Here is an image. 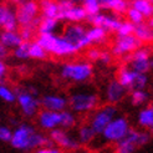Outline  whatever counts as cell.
Listing matches in <instances>:
<instances>
[{
  "mask_svg": "<svg viewBox=\"0 0 153 153\" xmlns=\"http://www.w3.org/2000/svg\"><path fill=\"white\" fill-rule=\"evenodd\" d=\"M10 143L14 148L20 151H31L35 148L52 147L53 143L49 137L44 136L29 123H19L14 129Z\"/></svg>",
  "mask_w": 153,
  "mask_h": 153,
  "instance_id": "cell-1",
  "label": "cell"
},
{
  "mask_svg": "<svg viewBox=\"0 0 153 153\" xmlns=\"http://www.w3.org/2000/svg\"><path fill=\"white\" fill-rule=\"evenodd\" d=\"M40 44L42 49L48 52V55L55 56L57 59L72 57L79 52L77 48L67 41L62 35L57 34H37L35 40Z\"/></svg>",
  "mask_w": 153,
  "mask_h": 153,
  "instance_id": "cell-2",
  "label": "cell"
},
{
  "mask_svg": "<svg viewBox=\"0 0 153 153\" xmlns=\"http://www.w3.org/2000/svg\"><path fill=\"white\" fill-rule=\"evenodd\" d=\"M60 76L64 80L82 83L88 81L94 75V66L87 60L66 61L60 66Z\"/></svg>",
  "mask_w": 153,
  "mask_h": 153,
  "instance_id": "cell-3",
  "label": "cell"
},
{
  "mask_svg": "<svg viewBox=\"0 0 153 153\" xmlns=\"http://www.w3.org/2000/svg\"><path fill=\"white\" fill-rule=\"evenodd\" d=\"M15 14H16L19 27L29 26L35 30H37L42 18L40 15L39 3L36 0H27V1L18 4L15 7Z\"/></svg>",
  "mask_w": 153,
  "mask_h": 153,
  "instance_id": "cell-4",
  "label": "cell"
},
{
  "mask_svg": "<svg viewBox=\"0 0 153 153\" xmlns=\"http://www.w3.org/2000/svg\"><path fill=\"white\" fill-rule=\"evenodd\" d=\"M68 106L76 113H85L96 110V107L100 103V97L95 92L90 91H76L70 95Z\"/></svg>",
  "mask_w": 153,
  "mask_h": 153,
  "instance_id": "cell-5",
  "label": "cell"
},
{
  "mask_svg": "<svg viewBox=\"0 0 153 153\" xmlns=\"http://www.w3.org/2000/svg\"><path fill=\"white\" fill-rule=\"evenodd\" d=\"M127 91H136V90H144L148 85V76L146 74H138L132 71L127 66L120 67L117 71L116 79Z\"/></svg>",
  "mask_w": 153,
  "mask_h": 153,
  "instance_id": "cell-6",
  "label": "cell"
},
{
  "mask_svg": "<svg viewBox=\"0 0 153 153\" xmlns=\"http://www.w3.org/2000/svg\"><path fill=\"white\" fill-rule=\"evenodd\" d=\"M14 91L16 94V102L25 117H34L35 114L39 113L41 105L37 96L30 94L26 88L21 87L14 88Z\"/></svg>",
  "mask_w": 153,
  "mask_h": 153,
  "instance_id": "cell-7",
  "label": "cell"
},
{
  "mask_svg": "<svg viewBox=\"0 0 153 153\" xmlns=\"http://www.w3.org/2000/svg\"><path fill=\"white\" fill-rule=\"evenodd\" d=\"M117 107L113 105H105L102 107H100L95 113L94 116L90 120V127L94 129V132L96 134H102L103 129L107 127V125L110 122L117 117Z\"/></svg>",
  "mask_w": 153,
  "mask_h": 153,
  "instance_id": "cell-8",
  "label": "cell"
},
{
  "mask_svg": "<svg viewBox=\"0 0 153 153\" xmlns=\"http://www.w3.org/2000/svg\"><path fill=\"white\" fill-rule=\"evenodd\" d=\"M86 33H87V27L83 24H66L64 26L62 36L67 41H70L72 45H75L79 51H81L91 46L86 36Z\"/></svg>",
  "mask_w": 153,
  "mask_h": 153,
  "instance_id": "cell-9",
  "label": "cell"
},
{
  "mask_svg": "<svg viewBox=\"0 0 153 153\" xmlns=\"http://www.w3.org/2000/svg\"><path fill=\"white\" fill-rule=\"evenodd\" d=\"M129 129H131V127H129V122L126 117H123V116L114 117L110 123L107 125V127L103 129L102 137L107 142L117 143L121 140L125 138Z\"/></svg>",
  "mask_w": 153,
  "mask_h": 153,
  "instance_id": "cell-10",
  "label": "cell"
},
{
  "mask_svg": "<svg viewBox=\"0 0 153 153\" xmlns=\"http://www.w3.org/2000/svg\"><path fill=\"white\" fill-rule=\"evenodd\" d=\"M143 46L142 42L137 39L134 35H129V36H123V37H116V40L113 41L112 46H111V53L112 56L116 57H123L126 55H129L137 49H140Z\"/></svg>",
  "mask_w": 153,
  "mask_h": 153,
  "instance_id": "cell-11",
  "label": "cell"
},
{
  "mask_svg": "<svg viewBox=\"0 0 153 153\" xmlns=\"http://www.w3.org/2000/svg\"><path fill=\"white\" fill-rule=\"evenodd\" d=\"M86 21L91 26L101 27L107 33H116L122 22L120 16L107 13H98L96 15H92V16H87Z\"/></svg>",
  "mask_w": 153,
  "mask_h": 153,
  "instance_id": "cell-12",
  "label": "cell"
},
{
  "mask_svg": "<svg viewBox=\"0 0 153 153\" xmlns=\"http://www.w3.org/2000/svg\"><path fill=\"white\" fill-rule=\"evenodd\" d=\"M49 138L52 141V143H55L59 147L67 149V151H77L81 146L77 140L71 137L62 128H55L52 131H50Z\"/></svg>",
  "mask_w": 153,
  "mask_h": 153,
  "instance_id": "cell-13",
  "label": "cell"
},
{
  "mask_svg": "<svg viewBox=\"0 0 153 153\" xmlns=\"http://www.w3.org/2000/svg\"><path fill=\"white\" fill-rule=\"evenodd\" d=\"M40 105L44 110L52 112H62L67 108L68 100L61 95H45L40 98Z\"/></svg>",
  "mask_w": 153,
  "mask_h": 153,
  "instance_id": "cell-14",
  "label": "cell"
},
{
  "mask_svg": "<svg viewBox=\"0 0 153 153\" xmlns=\"http://www.w3.org/2000/svg\"><path fill=\"white\" fill-rule=\"evenodd\" d=\"M127 94V90L121 85L117 80H111L106 86L105 90V97L108 105H116L121 102L125 98Z\"/></svg>",
  "mask_w": 153,
  "mask_h": 153,
  "instance_id": "cell-15",
  "label": "cell"
},
{
  "mask_svg": "<svg viewBox=\"0 0 153 153\" xmlns=\"http://www.w3.org/2000/svg\"><path fill=\"white\" fill-rule=\"evenodd\" d=\"M37 123L44 129L52 131L60 127V112H52L48 110L39 111L37 113Z\"/></svg>",
  "mask_w": 153,
  "mask_h": 153,
  "instance_id": "cell-16",
  "label": "cell"
},
{
  "mask_svg": "<svg viewBox=\"0 0 153 153\" xmlns=\"http://www.w3.org/2000/svg\"><path fill=\"white\" fill-rule=\"evenodd\" d=\"M87 14L81 4H75L70 10H67L59 15L60 21H67L68 24H81L82 21H86Z\"/></svg>",
  "mask_w": 153,
  "mask_h": 153,
  "instance_id": "cell-17",
  "label": "cell"
},
{
  "mask_svg": "<svg viewBox=\"0 0 153 153\" xmlns=\"http://www.w3.org/2000/svg\"><path fill=\"white\" fill-rule=\"evenodd\" d=\"M100 4L102 10H108L117 16L125 15L129 9L128 0H100Z\"/></svg>",
  "mask_w": 153,
  "mask_h": 153,
  "instance_id": "cell-18",
  "label": "cell"
},
{
  "mask_svg": "<svg viewBox=\"0 0 153 153\" xmlns=\"http://www.w3.org/2000/svg\"><path fill=\"white\" fill-rule=\"evenodd\" d=\"M40 15L48 19H57L59 20V5L56 0H39Z\"/></svg>",
  "mask_w": 153,
  "mask_h": 153,
  "instance_id": "cell-19",
  "label": "cell"
},
{
  "mask_svg": "<svg viewBox=\"0 0 153 153\" xmlns=\"http://www.w3.org/2000/svg\"><path fill=\"white\" fill-rule=\"evenodd\" d=\"M86 36H87L91 46H97V45L105 44L107 41V39H108V33L105 31V30L101 27L90 26L87 29Z\"/></svg>",
  "mask_w": 153,
  "mask_h": 153,
  "instance_id": "cell-20",
  "label": "cell"
},
{
  "mask_svg": "<svg viewBox=\"0 0 153 153\" xmlns=\"http://www.w3.org/2000/svg\"><path fill=\"white\" fill-rule=\"evenodd\" d=\"M137 122L142 128L147 129V132L153 133V105L144 107L138 112Z\"/></svg>",
  "mask_w": 153,
  "mask_h": 153,
  "instance_id": "cell-21",
  "label": "cell"
},
{
  "mask_svg": "<svg viewBox=\"0 0 153 153\" xmlns=\"http://www.w3.org/2000/svg\"><path fill=\"white\" fill-rule=\"evenodd\" d=\"M0 42L6 49L14 50L22 42L19 31H1L0 33Z\"/></svg>",
  "mask_w": 153,
  "mask_h": 153,
  "instance_id": "cell-22",
  "label": "cell"
},
{
  "mask_svg": "<svg viewBox=\"0 0 153 153\" xmlns=\"http://www.w3.org/2000/svg\"><path fill=\"white\" fill-rule=\"evenodd\" d=\"M133 35L142 42V45L153 42V29L147 24V22H142L140 25H136Z\"/></svg>",
  "mask_w": 153,
  "mask_h": 153,
  "instance_id": "cell-23",
  "label": "cell"
},
{
  "mask_svg": "<svg viewBox=\"0 0 153 153\" xmlns=\"http://www.w3.org/2000/svg\"><path fill=\"white\" fill-rule=\"evenodd\" d=\"M61 26V21L57 19H48L41 18V21L37 26V34H56V31Z\"/></svg>",
  "mask_w": 153,
  "mask_h": 153,
  "instance_id": "cell-24",
  "label": "cell"
},
{
  "mask_svg": "<svg viewBox=\"0 0 153 153\" xmlns=\"http://www.w3.org/2000/svg\"><path fill=\"white\" fill-rule=\"evenodd\" d=\"M129 7L141 13L144 18L153 16V4L151 0H128Z\"/></svg>",
  "mask_w": 153,
  "mask_h": 153,
  "instance_id": "cell-25",
  "label": "cell"
},
{
  "mask_svg": "<svg viewBox=\"0 0 153 153\" xmlns=\"http://www.w3.org/2000/svg\"><path fill=\"white\" fill-rule=\"evenodd\" d=\"M128 68H131L132 71L138 72V74H146L151 71V68H153V59L148 60H131L126 64Z\"/></svg>",
  "mask_w": 153,
  "mask_h": 153,
  "instance_id": "cell-26",
  "label": "cell"
},
{
  "mask_svg": "<svg viewBox=\"0 0 153 153\" xmlns=\"http://www.w3.org/2000/svg\"><path fill=\"white\" fill-rule=\"evenodd\" d=\"M151 57H152L151 49L147 48V46H141L140 49H137L132 53H129V55H126L123 57H121V60L127 64L128 61H131V60H148Z\"/></svg>",
  "mask_w": 153,
  "mask_h": 153,
  "instance_id": "cell-27",
  "label": "cell"
},
{
  "mask_svg": "<svg viewBox=\"0 0 153 153\" xmlns=\"http://www.w3.org/2000/svg\"><path fill=\"white\" fill-rule=\"evenodd\" d=\"M77 136H79L77 141L80 142V144H88V143H91L95 140V137L97 134L94 132V129L90 127V125H82L79 128Z\"/></svg>",
  "mask_w": 153,
  "mask_h": 153,
  "instance_id": "cell-28",
  "label": "cell"
},
{
  "mask_svg": "<svg viewBox=\"0 0 153 153\" xmlns=\"http://www.w3.org/2000/svg\"><path fill=\"white\" fill-rule=\"evenodd\" d=\"M48 56H49L48 52L42 49V46L40 44H37L36 41H30V45H29V57L30 59L42 61Z\"/></svg>",
  "mask_w": 153,
  "mask_h": 153,
  "instance_id": "cell-29",
  "label": "cell"
},
{
  "mask_svg": "<svg viewBox=\"0 0 153 153\" xmlns=\"http://www.w3.org/2000/svg\"><path fill=\"white\" fill-rule=\"evenodd\" d=\"M75 125H76V116L72 111L65 110L60 112V127L67 129V128H72Z\"/></svg>",
  "mask_w": 153,
  "mask_h": 153,
  "instance_id": "cell-30",
  "label": "cell"
},
{
  "mask_svg": "<svg viewBox=\"0 0 153 153\" xmlns=\"http://www.w3.org/2000/svg\"><path fill=\"white\" fill-rule=\"evenodd\" d=\"M0 100L6 103H14L16 101V94H15L14 88L3 82L0 83Z\"/></svg>",
  "mask_w": 153,
  "mask_h": 153,
  "instance_id": "cell-31",
  "label": "cell"
},
{
  "mask_svg": "<svg viewBox=\"0 0 153 153\" xmlns=\"http://www.w3.org/2000/svg\"><path fill=\"white\" fill-rule=\"evenodd\" d=\"M82 7L85 9L87 16H92L98 13H101V4L100 0H83L82 1Z\"/></svg>",
  "mask_w": 153,
  "mask_h": 153,
  "instance_id": "cell-32",
  "label": "cell"
},
{
  "mask_svg": "<svg viewBox=\"0 0 153 153\" xmlns=\"http://www.w3.org/2000/svg\"><path fill=\"white\" fill-rule=\"evenodd\" d=\"M149 98V95L146 90H136L131 92V102L133 106L144 105Z\"/></svg>",
  "mask_w": 153,
  "mask_h": 153,
  "instance_id": "cell-33",
  "label": "cell"
},
{
  "mask_svg": "<svg viewBox=\"0 0 153 153\" xmlns=\"http://www.w3.org/2000/svg\"><path fill=\"white\" fill-rule=\"evenodd\" d=\"M29 45H30V42L22 41L18 48H15L13 50V56L16 60H20V61H24V60L30 59L29 57Z\"/></svg>",
  "mask_w": 153,
  "mask_h": 153,
  "instance_id": "cell-34",
  "label": "cell"
},
{
  "mask_svg": "<svg viewBox=\"0 0 153 153\" xmlns=\"http://www.w3.org/2000/svg\"><path fill=\"white\" fill-rule=\"evenodd\" d=\"M136 149H137V147L133 143L123 138L116 143V151H114V153H133Z\"/></svg>",
  "mask_w": 153,
  "mask_h": 153,
  "instance_id": "cell-35",
  "label": "cell"
},
{
  "mask_svg": "<svg viewBox=\"0 0 153 153\" xmlns=\"http://www.w3.org/2000/svg\"><path fill=\"white\" fill-rule=\"evenodd\" d=\"M134 26L132 22H129V21H122L121 22V25L118 27V30L116 31L117 36L118 37H123V36H129V35H133V31H134Z\"/></svg>",
  "mask_w": 153,
  "mask_h": 153,
  "instance_id": "cell-36",
  "label": "cell"
},
{
  "mask_svg": "<svg viewBox=\"0 0 153 153\" xmlns=\"http://www.w3.org/2000/svg\"><path fill=\"white\" fill-rule=\"evenodd\" d=\"M126 16H127V21L132 22L133 25H140V24H142V22H144V16L141 13H138L137 10L132 9V7H129V9L127 10Z\"/></svg>",
  "mask_w": 153,
  "mask_h": 153,
  "instance_id": "cell-37",
  "label": "cell"
},
{
  "mask_svg": "<svg viewBox=\"0 0 153 153\" xmlns=\"http://www.w3.org/2000/svg\"><path fill=\"white\" fill-rule=\"evenodd\" d=\"M102 50L98 46H90L88 49H86V59L88 62H96V61H100Z\"/></svg>",
  "mask_w": 153,
  "mask_h": 153,
  "instance_id": "cell-38",
  "label": "cell"
},
{
  "mask_svg": "<svg viewBox=\"0 0 153 153\" xmlns=\"http://www.w3.org/2000/svg\"><path fill=\"white\" fill-rule=\"evenodd\" d=\"M18 31H19V34H20V36H21V40H22V41L30 42V41H33L36 30L33 29V27L25 26V27H19Z\"/></svg>",
  "mask_w": 153,
  "mask_h": 153,
  "instance_id": "cell-39",
  "label": "cell"
},
{
  "mask_svg": "<svg viewBox=\"0 0 153 153\" xmlns=\"http://www.w3.org/2000/svg\"><path fill=\"white\" fill-rule=\"evenodd\" d=\"M56 1H57V5H59L60 14H62V13H65L67 10H70L71 7L75 5V3L72 1V0H56Z\"/></svg>",
  "mask_w": 153,
  "mask_h": 153,
  "instance_id": "cell-40",
  "label": "cell"
},
{
  "mask_svg": "<svg viewBox=\"0 0 153 153\" xmlns=\"http://www.w3.org/2000/svg\"><path fill=\"white\" fill-rule=\"evenodd\" d=\"M13 132L9 127L6 126H0V141L3 142H10Z\"/></svg>",
  "mask_w": 153,
  "mask_h": 153,
  "instance_id": "cell-41",
  "label": "cell"
},
{
  "mask_svg": "<svg viewBox=\"0 0 153 153\" xmlns=\"http://www.w3.org/2000/svg\"><path fill=\"white\" fill-rule=\"evenodd\" d=\"M113 60V56L110 51L107 50H102V53H101V57H100V62H102L103 65H110Z\"/></svg>",
  "mask_w": 153,
  "mask_h": 153,
  "instance_id": "cell-42",
  "label": "cell"
},
{
  "mask_svg": "<svg viewBox=\"0 0 153 153\" xmlns=\"http://www.w3.org/2000/svg\"><path fill=\"white\" fill-rule=\"evenodd\" d=\"M10 5L9 4H5V3H0V27H1L3 22L5 20V16L7 14V10H9Z\"/></svg>",
  "mask_w": 153,
  "mask_h": 153,
  "instance_id": "cell-43",
  "label": "cell"
},
{
  "mask_svg": "<svg viewBox=\"0 0 153 153\" xmlns=\"http://www.w3.org/2000/svg\"><path fill=\"white\" fill-rule=\"evenodd\" d=\"M7 76V65L5 61L0 60V83H1Z\"/></svg>",
  "mask_w": 153,
  "mask_h": 153,
  "instance_id": "cell-44",
  "label": "cell"
},
{
  "mask_svg": "<svg viewBox=\"0 0 153 153\" xmlns=\"http://www.w3.org/2000/svg\"><path fill=\"white\" fill-rule=\"evenodd\" d=\"M9 56H10V50H9V49H6L4 45L0 42V60L5 61Z\"/></svg>",
  "mask_w": 153,
  "mask_h": 153,
  "instance_id": "cell-45",
  "label": "cell"
},
{
  "mask_svg": "<svg viewBox=\"0 0 153 153\" xmlns=\"http://www.w3.org/2000/svg\"><path fill=\"white\" fill-rule=\"evenodd\" d=\"M36 153H61V152L53 147H44V148H39L36 151Z\"/></svg>",
  "mask_w": 153,
  "mask_h": 153,
  "instance_id": "cell-46",
  "label": "cell"
},
{
  "mask_svg": "<svg viewBox=\"0 0 153 153\" xmlns=\"http://www.w3.org/2000/svg\"><path fill=\"white\" fill-rule=\"evenodd\" d=\"M7 3H13V4H21L24 1H27V0H6Z\"/></svg>",
  "mask_w": 153,
  "mask_h": 153,
  "instance_id": "cell-47",
  "label": "cell"
},
{
  "mask_svg": "<svg viewBox=\"0 0 153 153\" xmlns=\"http://www.w3.org/2000/svg\"><path fill=\"white\" fill-rule=\"evenodd\" d=\"M147 24H148V25H149V26L153 29V16H151V18H149V21L147 22Z\"/></svg>",
  "mask_w": 153,
  "mask_h": 153,
  "instance_id": "cell-48",
  "label": "cell"
},
{
  "mask_svg": "<svg viewBox=\"0 0 153 153\" xmlns=\"http://www.w3.org/2000/svg\"><path fill=\"white\" fill-rule=\"evenodd\" d=\"M72 1H74L75 4H82L83 0H72Z\"/></svg>",
  "mask_w": 153,
  "mask_h": 153,
  "instance_id": "cell-49",
  "label": "cell"
}]
</instances>
